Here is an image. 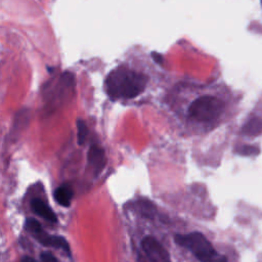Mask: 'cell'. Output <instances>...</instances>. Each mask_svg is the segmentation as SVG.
Returning a JSON list of instances; mask_svg holds the SVG:
<instances>
[{
	"mask_svg": "<svg viewBox=\"0 0 262 262\" xmlns=\"http://www.w3.org/2000/svg\"><path fill=\"white\" fill-rule=\"evenodd\" d=\"M77 130H78V135H77V139H78V144L79 145H83L86 141L87 138V134H88V130H87V126L85 124V122L81 119H79L77 121Z\"/></svg>",
	"mask_w": 262,
	"mask_h": 262,
	"instance_id": "cell-11",
	"label": "cell"
},
{
	"mask_svg": "<svg viewBox=\"0 0 262 262\" xmlns=\"http://www.w3.org/2000/svg\"><path fill=\"white\" fill-rule=\"evenodd\" d=\"M151 56H152V59L158 62V63H162L163 62V56L157 52H152L151 53Z\"/></svg>",
	"mask_w": 262,
	"mask_h": 262,
	"instance_id": "cell-14",
	"label": "cell"
},
{
	"mask_svg": "<svg viewBox=\"0 0 262 262\" xmlns=\"http://www.w3.org/2000/svg\"><path fill=\"white\" fill-rule=\"evenodd\" d=\"M261 2H262V0H261Z\"/></svg>",
	"mask_w": 262,
	"mask_h": 262,
	"instance_id": "cell-16",
	"label": "cell"
},
{
	"mask_svg": "<svg viewBox=\"0 0 262 262\" xmlns=\"http://www.w3.org/2000/svg\"><path fill=\"white\" fill-rule=\"evenodd\" d=\"M141 247L149 262H172L169 252L154 236H145L141 242Z\"/></svg>",
	"mask_w": 262,
	"mask_h": 262,
	"instance_id": "cell-5",
	"label": "cell"
},
{
	"mask_svg": "<svg viewBox=\"0 0 262 262\" xmlns=\"http://www.w3.org/2000/svg\"><path fill=\"white\" fill-rule=\"evenodd\" d=\"M132 210L145 218H154L156 215V207L149 200H137L132 205Z\"/></svg>",
	"mask_w": 262,
	"mask_h": 262,
	"instance_id": "cell-8",
	"label": "cell"
},
{
	"mask_svg": "<svg viewBox=\"0 0 262 262\" xmlns=\"http://www.w3.org/2000/svg\"><path fill=\"white\" fill-rule=\"evenodd\" d=\"M87 160H88V164L90 165V167L93 170L95 175L100 174V172L103 170L105 163H106V161H105L106 159H105L103 149L96 145H92L89 148L88 155H87Z\"/></svg>",
	"mask_w": 262,
	"mask_h": 262,
	"instance_id": "cell-6",
	"label": "cell"
},
{
	"mask_svg": "<svg viewBox=\"0 0 262 262\" xmlns=\"http://www.w3.org/2000/svg\"><path fill=\"white\" fill-rule=\"evenodd\" d=\"M174 238L177 245L188 249L201 262H227V258L220 254L209 239L199 231L176 234Z\"/></svg>",
	"mask_w": 262,
	"mask_h": 262,
	"instance_id": "cell-2",
	"label": "cell"
},
{
	"mask_svg": "<svg viewBox=\"0 0 262 262\" xmlns=\"http://www.w3.org/2000/svg\"><path fill=\"white\" fill-rule=\"evenodd\" d=\"M239 151H241V154H243V155H252L253 152H254V154H257L258 148L248 145V146H243Z\"/></svg>",
	"mask_w": 262,
	"mask_h": 262,
	"instance_id": "cell-13",
	"label": "cell"
},
{
	"mask_svg": "<svg viewBox=\"0 0 262 262\" xmlns=\"http://www.w3.org/2000/svg\"><path fill=\"white\" fill-rule=\"evenodd\" d=\"M40 258L42 262H58L57 259L50 252H42L40 254Z\"/></svg>",
	"mask_w": 262,
	"mask_h": 262,
	"instance_id": "cell-12",
	"label": "cell"
},
{
	"mask_svg": "<svg viewBox=\"0 0 262 262\" xmlns=\"http://www.w3.org/2000/svg\"><path fill=\"white\" fill-rule=\"evenodd\" d=\"M224 110V103L221 99L205 95L194 99L189 107V116L199 122H213L217 120Z\"/></svg>",
	"mask_w": 262,
	"mask_h": 262,
	"instance_id": "cell-3",
	"label": "cell"
},
{
	"mask_svg": "<svg viewBox=\"0 0 262 262\" xmlns=\"http://www.w3.org/2000/svg\"><path fill=\"white\" fill-rule=\"evenodd\" d=\"M20 262H38V261H36L34 258H32V257H30V256H24V257L21 258Z\"/></svg>",
	"mask_w": 262,
	"mask_h": 262,
	"instance_id": "cell-15",
	"label": "cell"
},
{
	"mask_svg": "<svg viewBox=\"0 0 262 262\" xmlns=\"http://www.w3.org/2000/svg\"><path fill=\"white\" fill-rule=\"evenodd\" d=\"M26 229L44 247L61 249L68 253H70V246L66 238L59 235L48 234L43 230L40 223L34 218H28L25 222Z\"/></svg>",
	"mask_w": 262,
	"mask_h": 262,
	"instance_id": "cell-4",
	"label": "cell"
},
{
	"mask_svg": "<svg viewBox=\"0 0 262 262\" xmlns=\"http://www.w3.org/2000/svg\"><path fill=\"white\" fill-rule=\"evenodd\" d=\"M31 208L35 212L36 215L44 218L45 220H47L49 222H52V223L57 222V217H56L55 213L41 199H38V198L33 199L31 201Z\"/></svg>",
	"mask_w": 262,
	"mask_h": 262,
	"instance_id": "cell-7",
	"label": "cell"
},
{
	"mask_svg": "<svg viewBox=\"0 0 262 262\" xmlns=\"http://www.w3.org/2000/svg\"><path fill=\"white\" fill-rule=\"evenodd\" d=\"M243 133L248 136H257L262 133V119L254 117L249 119L243 126Z\"/></svg>",
	"mask_w": 262,
	"mask_h": 262,
	"instance_id": "cell-10",
	"label": "cell"
},
{
	"mask_svg": "<svg viewBox=\"0 0 262 262\" xmlns=\"http://www.w3.org/2000/svg\"><path fill=\"white\" fill-rule=\"evenodd\" d=\"M147 84L145 75L126 66L113 70L105 79V90L111 99H130L141 94Z\"/></svg>",
	"mask_w": 262,
	"mask_h": 262,
	"instance_id": "cell-1",
	"label": "cell"
},
{
	"mask_svg": "<svg viewBox=\"0 0 262 262\" xmlns=\"http://www.w3.org/2000/svg\"><path fill=\"white\" fill-rule=\"evenodd\" d=\"M73 194H74V192L70 186L62 185V186L57 187L54 190L53 196L58 205H60L62 207H69L71 205Z\"/></svg>",
	"mask_w": 262,
	"mask_h": 262,
	"instance_id": "cell-9",
	"label": "cell"
}]
</instances>
